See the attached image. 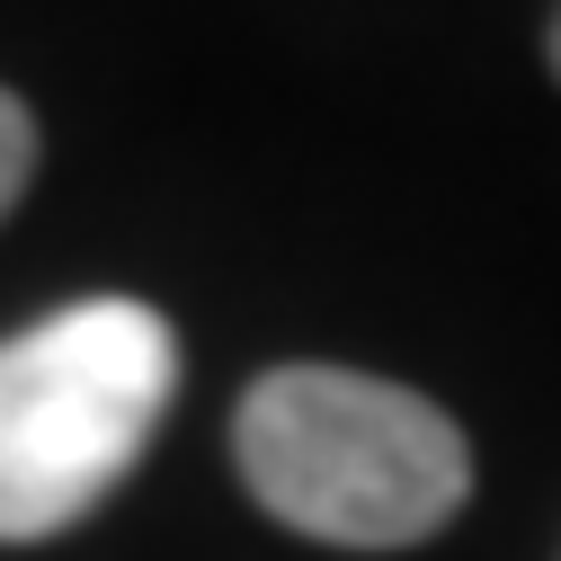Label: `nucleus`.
I'll use <instances>...</instances> for the list:
<instances>
[{"label":"nucleus","mask_w":561,"mask_h":561,"mask_svg":"<svg viewBox=\"0 0 561 561\" xmlns=\"http://www.w3.org/2000/svg\"><path fill=\"white\" fill-rule=\"evenodd\" d=\"M250 500L312 543L401 552L472 500L463 428L410 383L347 366H276L232 410Z\"/></svg>","instance_id":"nucleus-1"},{"label":"nucleus","mask_w":561,"mask_h":561,"mask_svg":"<svg viewBox=\"0 0 561 561\" xmlns=\"http://www.w3.org/2000/svg\"><path fill=\"white\" fill-rule=\"evenodd\" d=\"M170 392L179 339L134 295H99L0 339V543L81 526L144 463Z\"/></svg>","instance_id":"nucleus-2"},{"label":"nucleus","mask_w":561,"mask_h":561,"mask_svg":"<svg viewBox=\"0 0 561 561\" xmlns=\"http://www.w3.org/2000/svg\"><path fill=\"white\" fill-rule=\"evenodd\" d=\"M27 179H36V116L0 90V215L27 196Z\"/></svg>","instance_id":"nucleus-3"},{"label":"nucleus","mask_w":561,"mask_h":561,"mask_svg":"<svg viewBox=\"0 0 561 561\" xmlns=\"http://www.w3.org/2000/svg\"><path fill=\"white\" fill-rule=\"evenodd\" d=\"M552 72H561V19H552Z\"/></svg>","instance_id":"nucleus-4"}]
</instances>
